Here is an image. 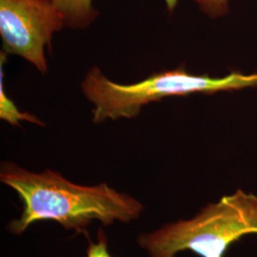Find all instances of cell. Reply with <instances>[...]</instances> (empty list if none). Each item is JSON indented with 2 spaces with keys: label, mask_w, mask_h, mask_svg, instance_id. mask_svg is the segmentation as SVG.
<instances>
[{
  "label": "cell",
  "mask_w": 257,
  "mask_h": 257,
  "mask_svg": "<svg viewBox=\"0 0 257 257\" xmlns=\"http://www.w3.org/2000/svg\"><path fill=\"white\" fill-rule=\"evenodd\" d=\"M0 181L17 193L22 204L19 217L7 224L13 235H22L37 222L54 221L67 231L89 237L93 221L104 227L128 224L138 220L145 210L138 198L107 183L79 185L58 172L35 173L14 162L1 164Z\"/></svg>",
  "instance_id": "obj_1"
},
{
  "label": "cell",
  "mask_w": 257,
  "mask_h": 257,
  "mask_svg": "<svg viewBox=\"0 0 257 257\" xmlns=\"http://www.w3.org/2000/svg\"><path fill=\"white\" fill-rule=\"evenodd\" d=\"M257 233V196L238 190L208 204L194 217L142 232L137 238L148 257H175L192 251L200 257H224L230 245Z\"/></svg>",
  "instance_id": "obj_2"
},
{
  "label": "cell",
  "mask_w": 257,
  "mask_h": 257,
  "mask_svg": "<svg viewBox=\"0 0 257 257\" xmlns=\"http://www.w3.org/2000/svg\"><path fill=\"white\" fill-rule=\"evenodd\" d=\"M257 85V74H230L214 78L195 75L178 68L151 74L134 84H119L108 79L99 68L92 67L81 83L86 98L93 105L92 120L134 118L143 106L169 96H186L195 92L212 93Z\"/></svg>",
  "instance_id": "obj_3"
},
{
  "label": "cell",
  "mask_w": 257,
  "mask_h": 257,
  "mask_svg": "<svg viewBox=\"0 0 257 257\" xmlns=\"http://www.w3.org/2000/svg\"><path fill=\"white\" fill-rule=\"evenodd\" d=\"M64 20L52 0H0V36L3 50L19 55L47 73L45 48H52Z\"/></svg>",
  "instance_id": "obj_4"
},
{
  "label": "cell",
  "mask_w": 257,
  "mask_h": 257,
  "mask_svg": "<svg viewBox=\"0 0 257 257\" xmlns=\"http://www.w3.org/2000/svg\"><path fill=\"white\" fill-rule=\"evenodd\" d=\"M64 20L65 27L84 29L89 27L98 17L92 7V0H52ZM178 0H165L167 8L173 12Z\"/></svg>",
  "instance_id": "obj_5"
},
{
  "label": "cell",
  "mask_w": 257,
  "mask_h": 257,
  "mask_svg": "<svg viewBox=\"0 0 257 257\" xmlns=\"http://www.w3.org/2000/svg\"><path fill=\"white\" fill-rule=\"evenodd\" d=\"M7 53L1 51L0 54V118L5 120L12 126H19L21 121H28L35 123L39 126H44V123L37 118V116L31 114L30 112L20 111L14 101L8 97L4 90V72L3 66L7 59Z\"/></svg>",
  "instance_id": "obj_6"
},
{
  "label": "cell",
  "mask_w": 257,
  "mask_h": 257,
  "mask_svg": "<svg viewBox=\"0 0 257 257\" xmlns=\"http://www.w3.org/2000/svg\"><path fill=\"white\" fill-rule=\"evenodd\" d=\"M85 257H113L109 250V240L103 228L97 231L95 241L89 238Z\"/></svg>",
  "instance_id": "obj_7"
},
{
  "label": "cell",
  "mask_w": 257,
  "mask_h": 257,
  "mask_svg": "<svg viewBox=\"0 0 257 257\" xmlns=\"http://www.w3.org/2000/svg\"><path fill=\"white\" fill-rule=\"evenodd\" d=\"M200 9L212 19L222 17L228 12V0H193Z\"/></svg>",
  "instance_id": "obj_8"
}]
</instances>
